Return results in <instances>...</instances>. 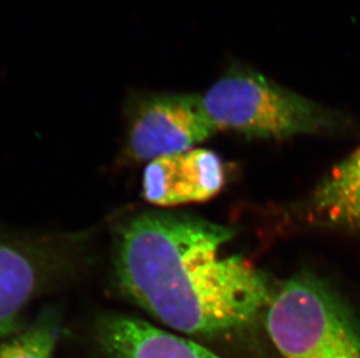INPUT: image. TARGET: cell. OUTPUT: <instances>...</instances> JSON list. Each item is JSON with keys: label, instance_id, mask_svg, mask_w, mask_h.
<instances>
[{"label": "cell", "instance_id": "3", "mask_svg": "<svg viewBox=\"0 0 360 358\" xmlns=\"http://www.w3.org/2000/svg\"><path fill=\"white\" fill-rule=\"evenodd\" d=\"M200 99L216 133L285 139L326 132L338 122L329 108L248 69L229 70Z\"/></svg>", "mask_w": 360, "mask_h": 358}, {"label": "cell", "instance_id": "4", "mask_svg": "<svg viewBox=\"0 0 360 358\" xmlns=\"http://www.w3.org/2000/svg\"><path fill=\"white\" fill-rule=\"evenodd\" d=\"M216 134L200 95L174 93L145 99L129 131V154L136 161L196 148Z\"/></svg>", "mask_w": 360, "mask_h": 358}, {"label": "cell", "instance_id": "8", "mask_svg": "<svg viewBox=\"0 0 360 358\" xmlns=\"http://www.w3.org/2000/svg\"><path fill=\"white\" fill-rule=\"evenodd\" d=\"M40 267L22 248L0 242V338L11 334L40 283Z\"/></svg>", "mask_w": 360, "mask_h": 358}, {"label": "cell", "instance_id": "1", "mask_svg": "<svg viewBox=\"0 0 360 358\" xmlns=\"http://www.w3.org/2000/svg\"><path fill=\"white\" fill-rule=\"evenodd\" d=\"M235 233L187 214L146 212L120 230L115 277L120 292L184 334L217 338L265 313L274 287L239 255H225Z\"/></svg>", "mask_w": 360, "mask_h": 358}, {"label": "cell", "instance_id": "7", "mask_svg": "<svg viewBox=\"0 0 360 358\" xmlns=\"http://www.w3.org/2000/svg\"><path fill=\"white\" fill-rule=\"evenodd\" d=\"M311 210L328 225L360 232V145L317 186Z\"/></svg>", "mask_w": 360, "mask_h": 358}, {"label": "cell", "instance_id": "5", "mask_svg": "<svg viewBox=\"0 0 360 358\" xmlns=\"http://www.w3.org/2000/svg\"><path fill=\"white\" fill-rule=\"evenodd\" d=\"M224 182V166L217 154L207 149H188L148 161L143 171V196L159 207L203 203L214 198Z\"/></svg>", "mask_w": 360, "mask_h": 358}, {"label": "cell", "instance_id": "9", "mask_svg": "<svg viewBox=\"0 0 360 358\" xmlns=\"http://www.w3.org/2000/svg\"><path fill=\"white\" fill-rule=\"evenodd\" d=\"M56 343V333L51 324L41 322L0 343V358H51Z\"/></svg>", "mask_w": 360, "mask_h": 358}, {"label": "cell", "instance_id": "2", "mask_svg": "<svg viewBox=\"0 0 360 358\" xmlns=\"http://www.w3.org/2000/svg\"><path fill=\"white\" fill-rule=\"evenodd\" d=\"M265 326L283 358H360L359 319L314 274H295L274 287Z\"/></svg>", "mask_w": 360, "mask_h": 358}, {"label": "cell", "instance_id": "6", "mask_svg": "<svg viewBox=\"0 0 360 358\" xmlns=\"http://www.w3.org/2000/svg\"><path fill=\"white\" fill-rule=\"evenodd\" d=\"M98 340L108 358H221L196 342L127 315L103 318Z\"/></svg>", "mask_w": 360, "mask_h": 358}]
</instances>
